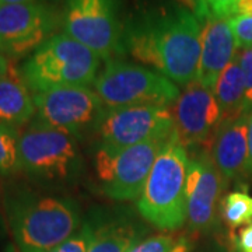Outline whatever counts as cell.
Segmentation results:
<instances>
[{"mask_svg":"<svg viewBox=\"0 0 252 252\" xmlns=\"http://www.w3.org/2000/svg\"><path fill=\"white\" fill-rule=\"evenodd\" d=\"M202 23L181 4L162 6L125 27L124 48L137 62L153 67L172 83L195 81L200 56Z\"/></svg>","mask_w":252,"mask_h":252,"instance_id":"cell-1","label":"cell"},{"mask_svg":"<svg viewBox=\"0 0 252 252\" xmlns=\"http://www.w3.org/2000/svg\"><path fill=\"white\" fill-rule=\"evenodd\" d=\"M7 213L20 252H49L80 227L79 207L69 198L23 195L10 200Z\"/></svg>","mask_w":252,"mask_h":252,"instance_id":"cell-2","label":"cell"},{"mask_svg":"<svg viewBox=\"0 0 252 252\" xmlns=\"http://www.w3.org/2000/svg\"><path fill=\"white\" fill-rule=\"evenodd\" d=\"M188 153L177 135L164 146L137 202L140 215L160 230H177L188 219Z\"/></svg>","mask_w":252,"mask_h":252,"instance_id":"cell-3","label":"cell"},{"mask_svg":"<svg viewBox=\"0 0 252 252\" xmlns=\"http://www.w3.org/2000/svg\"><path fill=\"white\" fill-rule=\"evenodd\" d=\"M101 59L64 32L55 34L18 67L32 94L54 89L90 86L99 73Z\"/></svg>","mask_w":252,"mask_h":252,"instance_id":"cell-4","label":"cell"},{"mask_svg":"<svg viewBox=\"0 0 252 252\" xmlns=\"http://www.w3.org/2000/svg\"><path fill=\"white\" fill-rule=\"evenodd\" d=\"M21 171L42 185L69 184L83 170L79 137L67 130L32 122L20 133Z\"/></svg>","mask_w":252,"mask_h":252,"instance_id":"cell-5","label":"cell"},{"mask_svg":"<svg viewBox=\"0 0 252 252\" xmlns=\"http://www.w3.org/2000/svg\"><path fill=\"white\" fill-rule=\"evenodd\" d=\"M94 91L105 107H133V105H162L167 107L180 97L175 83L161 73L111 59L94 81Z\"/></svg>","mask_w":252,"mask_h":252,"instance_id":"cell-6","label":"cell"},{"mask_svg":"<svg viewBox=\"0 0 252 252\" xmlns=\"http://www.w3.org/2000/svg\"><path fill=\"white\" fill-rule=\"evenodd\" d=\"M62 28L66 35L86 45L101 61L125 54L118 0H64Z\"/></svg>","mask_w":252,"mask_h":252,"instance_id":"cell-7","label":"cell"},{"mask_svg":"<svg viewBox=\"0 0 252 252\" xmlns=\"http://www.w3.org/2000/svg\"><path fill=\"white\" fill-rule=\"evenodd\" d=\"M170 139H153L118 152L99 149L95 165L102 192L115 200L140 198L154 162Z\"/></svg>","mask_w":252,"mask_h":252,"instance_id":"cell-8","label":"cell"},{"mask_svg":"<svg viewBox=\"0 0 252 252\" xmlns=\"http://www.w3.org/2000/svg\"><path fill=\"white\" fill-rule=\"evenodd\" d=\"M62 26L55 4H0V54L7 59H27Z\"/></svg>","mask_w":252,"mask_h":252,"instance_id":"cell-9","label":"cell"},{"mask_svg":"<svg viewBox=\"0 0 252 252\" xmlns=\"http://www.w3.org/2000/svg\"><path fill=\"white\" fill-rule=\"evenodd\" d=\"M99 149L118 152L153 139L177 135L172 114L162 105L107 108L97 126Z\"/></svg>","mask_w":252,"mask_h":252,"instance_id":"cell-10","label":"cell"},{"mask_svg":"<svg viewBox=\"0 0 252 252\" xmlns=\"http://www.w3.org/2000/svg\"><path fill=\"white\" fill-rule=\"evenodd\" d=\"M32 95L36 109L32 122L67 130L77 137L91 127L97 129L105 112L102 99L87 86L54 89Z\"/></svg>","mask_w":252,"mask_h":252,"instance_id":"cell-11","label":"cell"},{"mask_svg":"<svg viewBox=\"0 0 252 252\" xmlns=\"http://www.w3.org/2000/svg\"><path fill=\"white\" fill-rule=\"evenodd\" d=\"M180 143L185 147L210 150L215 143L221 112L215 93L192 81L172 102L170 108Z\"/></svg>","mask_w":252,"mask_h":252,"instance_id":"cell-12","label":"cell"},{"mask_svg":"<svg viewBox=\"0 0 252 252\" xmlns=\"http://www.w3.org/2000/svg\"><path fill=\"white\" fill-rule=\"evenodd\" d=\"M235 54L237 46L228 20L207 17L202 24L200 56L195 80L213 90L220 74L234 61Z\"/></svg>","mask_w":252,"mask_h":252,"instance_id":"cell-13","label":"cell"},{"mask_svg":"<svg viewBox=\"0 0 252 252\" xmlns=\"http://www.w3.org/2000/svg\"><path fill=\"white\" fill-rule=\"evenodd\" d=\"M251 114H243L238 118L221 122L217 129L212 157L224 178L240 180L250 170L248 165V122Z\"/></svg>","mask_w":252,"mask_h":252,"instance_id":"cell-14","label":"cell"},{"mask_svg":"<svg viewBox=\"0 0 252 252\" xmlns=\"http://www.w3.org/2000/svg\"><path fill=\"white\" fill-rule=\"evenodd\" d=\"M199 156L202 172L198 185L188 196V220L192 230L207 233L216 221L217 203L225 187V181L216 167L210 150H202Z\"/></svg>","mask_w":252,"mask_h":252,"instance_id":"cell-15","label":"cell"},{"mask_svg":"<svg viewBox=\"0 0 252 252\" xmlns=\"http://www.w3.org/2000/svg\"><path fill=\"white\" fill-rule=\"evenodd\" d=\"M35 112L34 95L20 69L10 63L9 72L0 80V122L17 129L34 119Z\"/></svg>","mask_w":252,"mask_h":252,"instance_id":"cell-16","label":"cell"},{"mask_svg":"<svg viewBox=\"0 0 252 252\" xmlns=\"http://www.w3.org/2000/svg\"><path fill=\"white\" fill-rule=\"evenodd\" d=\"M213 93H215V97H216L219 107H220L221 122L247 114L244 111L243 72H241L240 63L235 58L217 79Z\"/></svg>","mask_w":252,"mask_h":252,"instance_id":"cell-17","label":"cell"},{"mask_svg":"<svg viewBox=\"0 0 252 252\" xmlns=\"http://www.w3.org/2000/svg\"><path fill=\"white\" fill-rule=\"evenodd\" d=\"M137 244V233L132 225L111 223L93 228L89 252H129Z\"/></svg>","mask_w":252,"mask_h":252,"instance_id":"cell-18","label":"cell"},{"mask_svg":"<svg viewBox=\"0 0 252 252\" xmlns=\"http://www.w3.org/2000/svg\"><path fill=\"white\" fill-rule=\"evenodd\" d=\"M220 215L230 228H240L252 221V196L235 190L220 202Z\"/></svg>","mask_w":252,"mask_h":252,"instance_id":"cell-19","label":"cell"},{"mask_svg":"<svg viewBox=\"0 0 252 252\" xmlns=\"http://www.w3.org/2000/svg\"><path fill=\"white\" fill-rule=\"evenodd\" d=\"M20 133L16 127L0 122V174L14 175L21 171L20 164Z\"/></svg>","mask_w":252,"mask_h":252,"instance_id":"cell-20","label":"cell"},{"mask_svg":"<svg viewBox=\"0 0 252 252\" xmlns=\"http://www.w3.org/2000/svg\"><path fill=\"white\" fill-rule=\"evenodd\" d=\"M235 59L240 63L244 77V111L252 112V48L238 49Z\"/></svg>","mask_w":252,"mask_h":252,"instance_id":"cell-21","label":"cell"},{"mask_svg":"<svg viewBox=\"0 0 252 252\" xmlns=\"http://www.w3.org/2000/svg\"><path fill=\"white\" fill-rule=\"evenodd\" d=\"M237 49L252 48V16L228 18Z\"/></svg>","mask_w":252,"mask_h":252,"instance_id":"cell-22","label":"cell"},{"mask_svg":"<svg viewBox=\"0 0 252 252\" xmlns=\"http://www.w3.org/2000/svg\"><path fill=\"white\" fill-rule=\"evenodd\" d=\"M93 237V228L89 224H84L80 231L72 235L69 240L58 245L49 252H89V247Z\"/></svg>","mask_w":252,"mask_h":252,"instance_id":"cell-23","label":"cell"},{"mask_svg":"<svg viewBox=\"0 0 252 252\" xmlns=\"http://www.w3.org/2000/svg\"><path fill=\"white\" fill-rule=\"evenodd\" d=\"M177 243L172 235H156L133 245L129 252H171Z\"/></svg>","mask_w":252,"mask_h":252,"instance_id":"cell-24","label":"cell"},{"mask_svg":"<svg viewBox=\"0 0 252 252\" xmlns=\"http://www.w3.org/2000/svg\"><path fill=\"white\" fill-rule=\"evenodd\" d=\"M231 241L235 252H252V221L237 228L231 234Z\"/></svg>","mask_w":252,"mask_h":252,"instance_id":"cell-25","label":"cell"},{"mask_svg":"<svg viewBox=\"0 0 252 252\" xmlns=\"http://www.w3.org/2000/svg\"><path fill=\"white\" fill-rule=\"evenodd\" d=\"M235 0H206L209 17L228 20Z\"/></svg>","mask_w":252,"mask_h":252,"instance_id":"cell-26","label":"cell"},{"mask_svg":"<svg viewBox=\"0 0 252 252\" xmlns=\"http://www.w3.org/2000/svg\"><path fill=\"white\" fill-rule=\"evenodd\" d=\"M177 1H178V4L188 9L190 13H193L200 23H203L209 17L206 0H177Z\"/></svg>","mask_w":252,"mask_h":252,"instance_id":"cell-27","label":"cell"},{"mask_svg":"<svg viewBox=\"0 0 252 252\" xmlns=\"http://www.w3.org/2000/svg\"><path fill=\"white\" fill-rule=\"evenodd\" d=\"M238 16H252V0H235L230 18Z\"/></svg>","mask_w":252,"mask_h":252,"instance_id":"cell-28","label":"cell"},{"mask_svg":"<svg viewBox=\"0 0 252 252\" xmlns=\"http://www.w3.org/2000/svg\"><path fill=\"white\" fill-rule=\"evenodd\" d=\"M248 165H250V171L252 172V112L248 122Z\"/></svg>","mask_w":252,"mask_h":252,"instance_id":"cell-29","label":"cell"},{"mask_svg":"<svg viewBox=\"0 0 252 252\" xmlns=\"http://www.w3.org/2000/svg\"><path fill=\"white\" fill-rule=\"evenodd\" d=\"M58 0H0V4H17V3H48L55 4Z\"/></svg>","mask_w":252,"mask_h":252,"instance_id":"cell-30","label":"cell"},{"mask_svg":"<svg viewBox=\"0 0 252 252\" xmlns=\"http://www.w3.org/2000/svg\"><path fill=\"white\" fill-rule=\"evenodd\" d=\"M190 251V243L187 238H180L171 252H189Z\"/></svg>","mask_w":252,"mask_h":252,"instance_id":"cell-31","label":"cell"},{"mask_svg":"<svg viewBox=\"0 0 252 252\" xmlns=\"http://www.w3.org/2000/svg\"><path fill=\"white\" fill-rule=\"evenodd\" d=\"M10 63H11L10 59H7L3 54H0V80H1V79L7 74V72H9Z\"/></svg>","mask_w":252,"mask_h":252,"instance_id":"cell-32","label":"cell"}]
</instances>
